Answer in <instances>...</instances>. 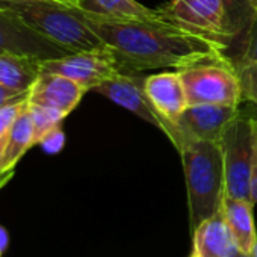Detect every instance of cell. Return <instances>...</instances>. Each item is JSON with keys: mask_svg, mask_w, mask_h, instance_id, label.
Masks as SVG:
<instances>
[{"mask_svg": "<svg viewBox=\"0 0 257 257\" xmlns=\"http://www.w3.org/2000/svg\"><path fill=\"white\" fill-rule=\"evenodd\" d=\"M80 13L113 53L121 70L127 73L156 68L182 70L198 62L230 58L225 44L188 32L162 16L149 20L113 22Z\"/></svg>", "mask_w": 257, "mask_h": 257, "instance_id": "cell-1", "label": "cell"}, {"mask_svg": "<svg viewBox=\"0 0 257 257\" xmlns=\"http://www.w3.org/2000/svg\"><path fill=\"white\" fill-rule=\"evenodd\" d=\"M0 8L16 14L31 29L68 53L106 47L76 4L61 0H8Z\"/></svg>", "mask_w": 257, "mask_h": 257, "instance_id": "cell-2", "label": "cell"}, {"mask_svg": "<svg viewBox=\"0 0 257 257\" xmlns=\"http://www.w3.org/2000/svg\"><path fill=\"white\" fill-rule=\"evenodd\" d=\"M188 191L189 231L215 215L225 194V171L218 141L189 140L179 150Z\"/></svg>", "mask_w": 257, "mask_h": 257, "instance_id": "cell-3", "label": "cell"}, {"mask_svg": "<svg viewBox=\"0 0 257 257\" xmlns=\"http://www.w3.org/2000/svg\"><path fill=\"white\" fill-rule=\"evenodd\" d=\"M255 118L243 110L224 128L219 147L225 171V197L249 200L251 173L255 156Z\"/></svg>", "mask_w": 257, "mask_h": 257, "instance_id": "cell-4", "label": "cell"}, {"mask_svg": "<svg viewBox=\"0 0 257 257\" xmlns=\"http://www.w3.org/2000/svg\"><path fill=\"white\" fill-rule=\"evenodd\" d=\"M177 71L185 86L188 104L240 106L243 103L240 77L231 56L198 62Z\"/></svg>", "mask_w": 257, "mask_h": 257, "instance_id": "cell-5", "label": "cell"}, {"mask_svg": "<svg viewBox=\"0 0 257 257\" xmlns=\"http://www.w3.org/2000/svg\"><path fill=\"white\" fill-rule=\"evenodd\" d=\"M158 10L165 20L188 32L219 41L228 49L236 43L224 0H170Z\"/></svg>", "mask_w": 257, "mask_h": 257, "instance_id": "cell-6", "label": "cell"}, {"mask_svg": "<svg viewBox=\"0 0 257 257\" xmlns=\"http://www.w3.org/2000/svg\"><path fill=\"white\" fill-rule=\"evenodd\" d=\"M41 71L65 76L86 91H92L101 82L116 76L122 70L113 53L107 47H103L41 61Z\"/></svg>", "mask_w": 257, "mask_h": 257, "instance_id": "cell-7", "label": "cell"}, {"mask_svg": "<svg viewBox=\"0 0 257 257\" xmlns=\"http://www.w3.org/2000/svg\"><path fill=\"white\" fill-rule=\"evenodd\" d=\"M146 77L147 76H140V73L135 74V73L121 71L116 76L101 82L92 91L100 95H104L115 104L131 110L132 113L138 115L140 118L153 124L165 135H168L170 132L168 124L158 113V110L155 109L146 92L144 88Z\"/></svg>", "mask_w": 257, "mask_h": 257, "instance_id": "cell-8", "label": "cell"}, {"mask_svg": "<svg viewBox=\"0 0 257 257\" xmlns=\"http://www.w3.org/2000/svg\"><path fill=\"white\" fill-rule=\"evenodd\" d=\"M242 110L240 106L224 104H188L183 113L176 121L179 152L185 141L203 140L219 141L224 128Z\"/></svg>", "mask_w": 257, "mask_h": 257, "instance_id": "cell-9", "label": "cell"}, {"mask_svg": "<svg viewBox=\"0 0 257 257\" xmlns=\"http://www.w3.org/2000/svg\"><path fill=\"white\" fill-rule=\"evenodd\" d=\"M20 53L41 61L68 55L67 50L31 29L16 14L0 8V53Z\"/></svg>", "mask_w": 257, "mask_h": 257, "instance_id": "cell-10", "label": "cell"}, {"mask_svg": "<svg viewBox=\"0 0 257 257\" xmlns=\"http://www.w3.org/2000/svg\"><path fill=\"white\" fill-rule=\"evenodd\" d=\"M146 92L158 110V113L168 124V140L176 147L177 146V128L176 121L188 107V98L185 92L183 82L179 71H164L159 74H152L146 77L144 83Z\"/></svg>", "mask_w": 257, "mask_h": 257, "instance_id": "cell-11", "label": "cell"}, {"mask_svg": "<svg viewBox=\"0 0 257 257\" xmlns=\"http://www.w3.org/2000/svg\"><path fill=\"white\" fill-rule=\"evenodd\" d=\"M85 92L86 89L83 86L65 76L41 71L35 83L31 86L29 103L70 115L77 107Z\"/></svg>", "mask_w": 257, "mask_h": 257, "instance_id": "cell-12", "label": "cell"}, {"mask_svg": "<svg viewBox=\"0 0 257 257\" xmlns=\"http://www.w3.org/2000/svg\"><path fill=\"white\" fill-rule=\"evenodd\" d=\"M237 252L239 246L225 224L221 207L192 233L189 257H233Z\"/></svg>", "mask_w": 257, "mask_h": 257, "instance_id": "cell-13", "label": "cell"}, {"mask_svg": "<svg viewBox=\"0 0 257 257\" xmlns=\"http://www.w3.org/2000/svg\"><path fill=\"white\" fill-rule=\"evenodd\" d=\"M252 207H254V201L230 198L225 195L221 203L222 216L239 246V251L248 254H251L252 246L257 240Z\"/></svg>", "mask_w": 257, "mask_h": 257, "instance_id": "cell-14", "label": "cell"}, {"mask_svg": "<svg viewBox=\"0 0 257 257\" xmlns=\"http://www.w3.org/2000/svg\"><path fill=\"white\" fill-rule=\"evenodd\" d=\"M76 7L85 14L103 20H149L161 16L159 10L144 7L137 0H77Z\"/></svg>", "mask_w": 257, "mask_h": 257, "instance_id": "cell-15", "label": "cell"}, {"mask_svg": "<svg viewBox=\"0 0 257 257\" xmlns=\"http://www.w3.org/2000/svg\"><path fill=\"white\" fill-rule=\"evenodd\" d=\"M40 74L41 59L20 53H0V85L28 91Z\"/></svg>", "mask_w": 257, "mask_h": 257, "instance_id": "cell-16", "label": "cell"}, {"mask_svg": "<svg viewBox=\"0 0 257 257\" xmlns=\"http://www.w3.org/2000/svg\"><path fill=\"white\" fill-rule=\"evenodd\" d=\"M34 146H35L34 124L26 107V110L16 119L14 125L11 127V131L8 134L5 150H4V170L10 174H14L17 164L22 161L26 152Z\"/></svg>", "mask_w": 257, "mask_h": 257, "instance_id": "cell-17", "label": "cell"}, {"mask_svg": "<svg viewBox=\"0 0 257 257\" xmlns=\"http://www.w3.org/2000/svg\"><path fill=\"white\" fill-rule=\"evenodd\" d=\"M28 112L31 115L32 124H34L35 146H40V143L43 141V138L47 134H50L52 131H55V128L61 127L62 121L67 116L59 110H55V109H50L46 106H40V104H32V103H29Z\"/></svg>", "mask_w": 257, "mask_h": 257, "instance_id": "cell-18", "label": "cell"}, {"mask_svg": "<svg viewBox=\"0 0 257 257\" xmlns=\"http://www.w3.org/2000/svg\"><path fill=\"white\" fill-rule=\"evenodd\" d=\"M224 2L227 7L230 22H231V28L236 35V41H239V44H240V41L254 17L251 4H249V0H224Z\"/></svg>", "mask_w": 257, "mask_h": 257, "instance_id": "cell-19", "label": "cell"}, {"mask_svg": "<svg viewBox=\"0 0 257 257\" xmlns=\"http://www.w3.org/2000/svg\"><path fill=\"white\" fill-rule=\"evenodd\" d=\"M231 59H233L236 70L257 64V13L254 14V17L239 44V50H237L236 56H233Z\"/></svg>", "mask_w": 257, "mask_h": 257, "instance_id": "cell-20", "label": "cell"}, {"mask_svg": "<svg viewBox=\"0 0 257 257\" xmlns=\"http://www.w3.org/2000/svg\"><path fill=\"white\" fill-rule=\"evenodd\" d=\"M28 104H29V97L0 107V140H5L8 137L16 119L26 110Z\"/></svg>", "mask_w": 257, "mask_h": 257, "instance_id": "cell-21", "label": "cell"}, {"mask_svg": "<svg viewBox=\"0 0 257 257\" xmlns=\"http://www.w3.org/2000/svg\"><path fill=\"white\" fill-rule=\"evenodd\" d=\"M237 73L240 77L243 101L251 103L257 109V64L237 68Z\"/></svg>", "mask_w": 257, "mask_h": 257, "instance_id": "cell-22", "label": "cell"}, {"mask_svg": "<svg viewBox=\"0 0 257 257\" xmlns=\"http://www.w3.org/2000/svg\"><path fill=\"white\" fill-rule=\"evenodd\" d=\"M64 144H65V135H64L61 127L55 128V131H52L50 134H47L43 138V141L40 143V146L43 147V150L47 152V153H50V155L59 153L62 150Z\"/></svg>", "mask_w": 257, "mask_h": 257, "instance_id": "cell-23", "label": "cell"}, {"mask_svg": "<svg viewBox=\"0 0 257 257\" xmlns=\"http://www.w3.org/2000/svg\"><path fill=\"white\" fill-rule=\"evenodd\" d=\"M29 91H20V89H14V88H10V86H4L0 85V107H4L10 103H14V101H19V100H23V98H28L29 97Z\"/></svg>", "mask_w": 257, "mask_h": 257, "instance_id": "cell-24", "label": "cell"}, {"mask_svg": "<svg viewBox=\"0 0 257 257\" xmlns=\"http://www.w3.org/2000/svg\"><path fill=\"white\" fill-rule=\"evenodd\" d=\"M251 197L254 204H257V118H255V156L251 173Z\"/></svg>", "mask_w": 257, "mask_h": 257, "instance_id": "cell-25", "label": "cell"}, {"mask_svg": "<svg viewBox=\"0 0 257 257\" xmlns=\"http://www.w3.org/2000/svg\"><path fill=\"white\" fill-rule=\"evenodd\" d=\"M7 138L0 140V188L5 186L11 180V177L14 176V174H10L4 170V150H5V144H7Z\"/></svg>", "mask_w": 257, "mask_h": 257, "instance_id": "cell-26", "label": "cell"}, {"mask_svg": "<svg viewBox=\"0 0 257 257\" xmlns=\"http://www.w3.org/2000/svg\"><path fill=\"white\" fill-rule=\"evenodd\" d=\"M7 245H8V234L2 227H0V254H2V251L5 249Z\"/></svg>", "mask_w": 257, "mask_h": 257, "instance_id": "cell-27", "label": "cell"}, {"mask_svg": "<svg viewBox=\"0 0 257 257\" xmlns=\"http://www.w3.org/2000/svg\"><path fill=\"white\" fill-rule=\"evenodd\" d=\"M249 4H251V8H252V13L255 14V13H257V0H249Z\"/></svg>", "mask_w": 257, "mask_h": 257, "instance_id": "cell-28", "label": "cell"}, {"mask_svg": "<svg viewBox=\"0 0 257 257\" xmlns=\"http://www.w3.org/2000/svg\"><path fill=\"white\" fill-rule=\"evenodd\" d=\"M251 257H257V240L252 246V251H251Z\"/></svg>", "mask_w": 257, "mask_h": 257, "instance_id": "cell-29", "label": "cell"}, {"mask_svg": "<svg viewBox=\"0 0 257 257\" xmlns=\"http://www.w3.org/2000/svg\"><path fill=\"white\" fill-rule=\"evenodd\" d=\"M233 257H251V254H248V252H242V251H239L236 255H233Z\"/></svg>", "mask_w": 257, "mask_h": 257, "instance_id": "cell-30", "label": "cell"}, {"mask_svg": "<svg viewBox=\"0 0 257 257\" xmlns=\"http://www.w3.org/2000/svg\"><path fill=\"white\" fill-rule=\"evenodd\" d=\"M61 2H67V4H76L74 0H61Z\"/></svg>", "mask_w": 257, "mask_h": 257, "instance_id": "cell-31", "label": "cell"}, {"mask_svg": "<svg viewBox=\"0 0 257 257\" xmlns=\"http://www.w3.org/2000/svg\"><path fill=\"white\" fill-rule=\"evenodd\" d=\"M0 2H8V0H0Z\"/></svg>", "mask_w": 257, "mask_h": 257, "instance_id": "cell-32", "label": "cell"}, {"mask_svg": "<svg viewBox=\"0 0 257 257\" xmlns=\"http://www.w3.org/2000/svg\"><path fill=\"white\" fill-rule=\"evenodd\" d=\"M74 2H77V0H74Z\"/></svg>", "mask_w": 257, "mask_h": 257, "instance_id": "cell-33", "label": "cell"}]
</instances>
